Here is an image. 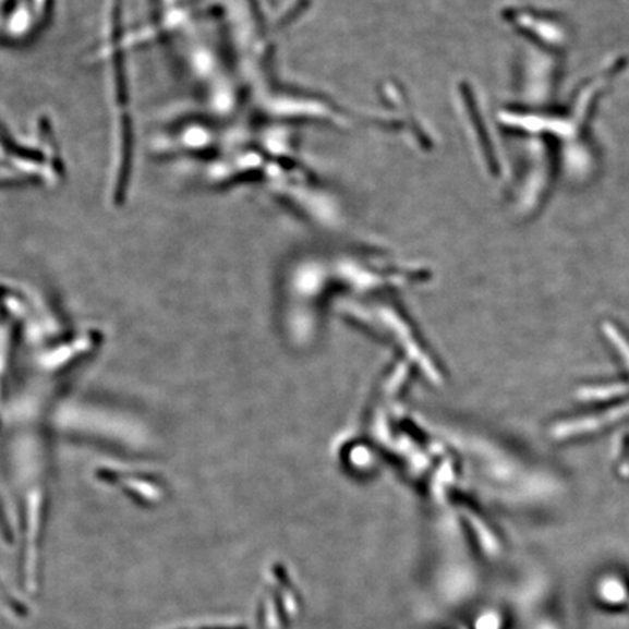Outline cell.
<instances>
[{
	"label": "cell",
	"instance_id": "6da1fadb",
	"mask_svg": "<svg viewBox=\"0 0 629 629\" xmlns=\"http://www.w3.org/2000/svg\"><path fill=\"white\" fill-rule=\"evenodd\" d=\"M593 594L607 609L629 612V579L619 572H605L596 580Z\"/></svg>",
	"mask_w": 629,
	"mask_h": 629
}]
</instances>
